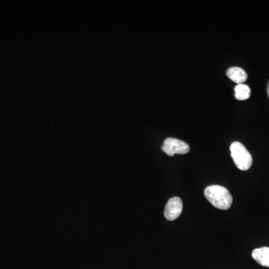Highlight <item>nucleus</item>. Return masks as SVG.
Instances as JSON below:
<instances>
[{
  "mask_svg": "<svg viewBox=\"0 0 269 269\" xmlns=\"http://www.w3.org/2000/svg\"><path fill=\"white\" fill-rule=\"evenodd\" d=\"M204 195L211 204L217 209L227 210L233 203V198L226 188L218 185L208 186L204 191Z\"/></svg>",
  "mask_w": 269,
  "mask_h": 269,
  "instance_id": "obj_1",
  "label": "nucleus"
},
{
  "mask_svg": "<svg viewBox=\"0 0 269 269\" xmlns=\"http://www.w3.org/2000/svg\"><path fill=\"white\" fill-rule=\"evenodd\" d=\"M230 153L233 162L241 171H247L251 168L253 158L246 147L239 141H235L230 145Z\"/></svg>",
  "mask_w": 269,
  "mask_h": 269,
  "instance_id": "obj_2",
  "label": "nucleus"
},
{
  "mask_svg": "<svg viewBox=\"0 0 269 269\" xmlns=\"http://www.w3.org/2000/svg\"><path fill=\"white\" fill-rule=\"evenodd\" d=\"M162 149L168 156H174L175 154H186L189 153L190 147L187 143L181 140L168 138L164 141Z\"/></svg>",
  "mask_w": 269,
  "mask_h": 269,
  "instance_id": "obj_3",
  "label": "nucleus"
},
{
  "mask_svg": "<svg viewBox=\"0 0 269 269\" xmlns=\"http://www.w3.org/2000/svg\"><path fill=\"white\" fill-rule=\"evenodd\" d=\"M183 211V201L178 197H174L168 201L165 206V218L168 221H174L181 215Z\"/></svg>",
  "mask_w": 269,
  "mask_h": 269,
  "instance_id": "obj_4",
  "label": "nucleus"
},
{
  "mask_svg": "<svg viewBox=\"0 0 269 269\" xmlns=\"http://www.w3.org/2000/svg\"><path fill=\"white\" fill-rule=\"evenodd\" d=\"M227 76L229 79H231L238 85L243 84L248 79V74L246 72L238 67H233L229 68L227 71Z\"/></svg>",
  "mask_w": 269,
  "mask_h": 269,
  "instance_id": "obj_5",
  "label": "nucleus"
},
{
  "mask_svg": "<svg viewBox=\"0 0 269 269\" xmlns=\"http://www.w3.org/2000/svg\"><path fill=\"white\" fill-rule=\"evenodd\" d=\"M252 257L259 264L269 268V248H257L252 252Z\"/></svg>",
  "mask_w": 269,
  "mask_h": 269,
  "instance_id": "obj_6",
  "label": "nucleus"
},
{
  "mask_svg": "<svg viewBox=\"0 0 269 269\" xmlns=\"http://www.w3.org/2000/svg\"><path fill=\"white\" fill-rule=\"evenodd\" d=\"M251 91L248 85L239 84L235 87V97L238 100H248L251 97Z\"/></svg>",
  "mask_w": 269,
  "mask_h": 269,
  "instance_id": "obj_7",
  "label": "nucleus"
},
{
  "mask_svg": "<svg viewBox=\"0 0 269 269\" xmlns=\"http://www.w3.org/2000/svg\"><path fill=\"white\" fill-rule=\"evenodd\" d=\"M267 93H268V96H269V83H268V85H267Z\"/></svg>",
  "mask_w": 269,
  "mask_h": 269,
  "instance_id": "obj_8",
  "label": "nucleus"
}]
</instances>
